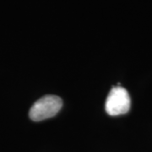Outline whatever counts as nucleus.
<instances>
[{
  "label": "nucleus",
  "instance_id": "1",
  "mask_svg": "<svg viewBox=\"0 0 152 152\" xmlns=\"http://www.w3.org/2000/svg\"><path fill=\"white\" fill-rule=\"evenodd\" d=\"M63 106V101L58 96L47 95L37 101L30 109V118L33 121H42L55 116Z\"/></svg>",
  "mask_w": 152,
  "mask_h": 152
},
{
  "label": "nucleus",
  "instance_id": "2",
  "mask_svg": "<svg viewBox=\"0 0 152 152\" xmlns=\"http://www.w3.org/2000/svg\"><path fill=\"white\" fill-rule=\"evenodd\" d=\"M130 97L126 89L121 86L113 87L106 101L105 109L111 116L127 113L130 108Z\"/></svg>",
  "mask_w": 152,
  "mask_h": 152
}]
</instances>
